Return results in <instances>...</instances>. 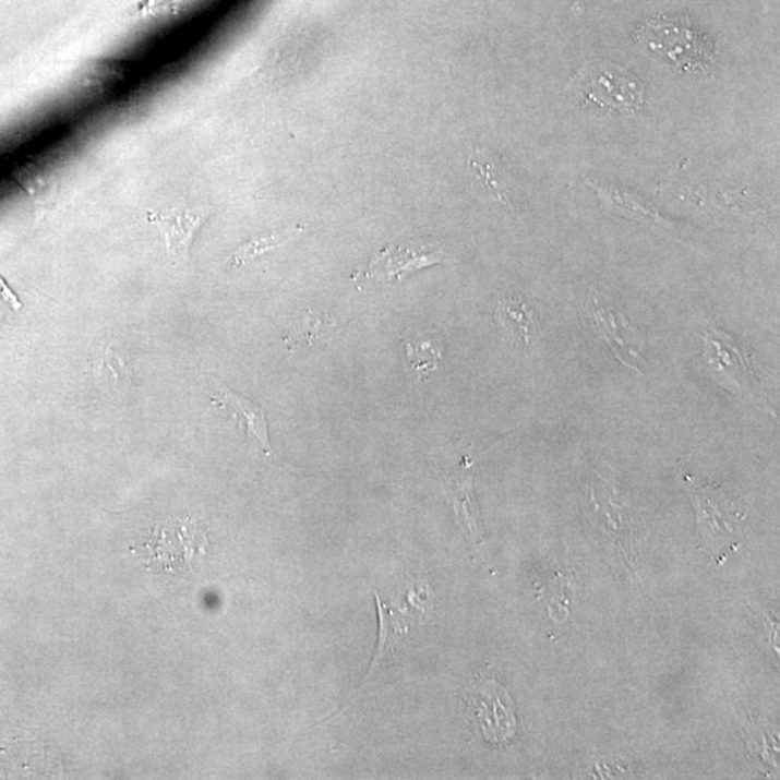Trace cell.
<instances>
[{
    "mask_svg": "<svg viewBox=\"0 0 780 780\" xmlns=\"http://www.w3.org/2000/svg\"><path fill=\"white\" fill-rule=\"evenodd\" d=\"M639 38L649 51L684 71L703 70L711 53L697 31L667 20L646 22Z\"/></svg>",
    "mask_w": 780,
    "mask_h": 780,
    "instance_id": "1",
    "label": "cell"
},
{
    "mask_svg": "<svg viewBox=\"0 0 780 780\" xmlns=\"http://www.w3.org/2000/svg\"><path fill=\"white\" fill-rule=\"evenodd\" d=\"M465 698L472 708L485 740L506 743L516 733L514 701L507 691L494 680H475L467 685Z\"/></svg>",
    "mask_w": 780,
    "mask_h": 780,
    "instance_id": "2",
    "label": "cell"
},
{
    "mask_svg": "<svg viewBox=\"0 0 780 780\" xmlns=\"http://www.w3.org/2000/svg\"><path fill=\"white\" fill-rule=\"evenodd\" d=\"M579 91L587 100L619 110H635L644 104V88L616 65L588 64L579 71Z\"/></svg>",
    "mask_w": 780,
    "mask_h": 780,
    "instance_id": "3",
    "label": "cell"
},
{
    "mask_svg": "<svg viewBox=\"0 0 780 780\" xmlns=\"http://www.w3.org/2000/svg\"><path fill=\"white\" fill-rule=\"evenodd\" d=\"M443 261V249L435 244H394L379 252L358 278L363 276L365 279H376L381 283H399L405 276Z\"/></svg>",
    "mask_w": 780,
    "mask_h": 780,
    "instance_id": "4",
    "label": "cell"
},
{
    "mask_svg": "<svg viewBox=\"0 0 780 780\" xmlns=\"http://www.w3.org/2000/svg\"><path fill=\"white\" fill-rule=\"evenodd\" d=\"M208 207L169 208L149 212L148 221L158 230L160 239L173 261L189 257L194 240L206 225Z\"/></svg>",
    "mask_w": 780,
    "mask_h": 780,
    "instance_id": "5",
    "label": "cell"
},
{
    "mask_svg": "<svg viewBox=\"0 0 780 780\" xmlns=\"http://www.w3.org/2000/svg\"><path fill=\"white\" fill-rule=\"evenodd\" d=\"M586 319L591 320L592 327L600 338H603L605 345L610 346L616 358L628 368H637V359H639V350H637L636 334L624 320L622 314L612 307H608L600 302L599 298L588 302L584 307Z\"/></svg>",
    "mask_w": 780,
    "mask_h": 780,
    "instance_id": "6",
    "label": "cell"
},
{
    "mask_svg": "<svg viewBox=\"0 0 780 780\" xmlns=\"http://www.w3.org/2000/svg\"><path fill=\"white\" fill-rule=\"evenodd\" d=\"M708 362L715 365L716 374L729 389L739 394H752L753 364L739 347L721 332L707 333Z\"/></svg>",
    "mask_w": 780,
    "mask_h": 780,
    "instance_id": "7",
    "label": "cell"
},
{
    "mask_svg": "<svg viewBox=\"0 0 780 780\" xmlns=\"http://www.w3.org/2000/svg\"><path fill=\"white\" fill-rule=\"evenodd\" d=\"M213 404L217 405L223 412L233 419L236 425L260 445L263 453L271 456L272 445L269 443V432H267L266 413L260 405L244 396L235 394L230 389H220V395L213 398Z\"/></svg>",
    "mask_w": 780,
    "mask_h": 780,
    "instance_id": "8",
    "label": "cell"
},
{
    "mask_svg": "<svg viewBox=\"0 0 780 780\" xmlns=\"http://www.w3.org/2000/svg\"><path fill=\"white\" fill-rule=\"evenodd\" d=\"M93 377L113 394L122 395L132 386L131 359L115 345H107L93 360Z\"/></svg>",
    "mask_w": 780,
    "mask_h": 780,
    "instance_id": "9",
    "label": "cell"
},
{
    "mask_svg": "<svg viewBox=\"0 0 780 780\" xmlns=\"http://www.w3.org/2000/svg\"><path fill=\"white\" fill-rule=\"evenodd\" d=\"M494 315L512 340L519 343L526 349L537 340L539 328L535 312L519 298L509 297L499 302Z\"/></svg>",
    "mask_w": 780,
    "mask_h": 780,
    "instance_id": "10",
    "label": "cell"
},
{
    "mask_svg": "<svg viewBox=\"0 0 780 780\" xmlns=\"http://www.w3.org/2000/svg\"><path fill=\"white\" fill-rule=\"evenodd\" d=\"M376 605L379 621H381V637H379L377 653L374 655L372 668H370L365 680L374 674L377 663H381L383 657L392 652V649L398 646L408 633V624L404 623L403 617H399L398 614L391 612V609L383 604L377 596Z\"/></svg>",
    "mask_w": 780,
    "mask_h": 780,
    "instance_id": "11",
    "label": "cell"
},
{
    "mask_svg": "<svg viewBox=\"0 0 780 780\" xmlns=\"http://www.w3.org/2000/svg\"><path fill=\"white\" fill-rule=\"evenodd\" d=\"M449 483V492L453 494L454 509L463 526L470 530L471 537L479 539V516L472 501V484L470 476H454Z\"/></svg>",
    "mask_w": 780,
    "mask_h": 780,
    "instance_id": "12",
    "label": "cell"
},
{
    "mask_svg": "<svg viewBox=\"0 0 780 780\" xmlns=\"http://www.w3.org/2000/svg\"><path fill=\"white\" fill-rule=\"evenodd\" d=\"M304 227L297 226L291 230L284 231V233H274L263 236V238L260 239H253L251 242L242 244V247L231 255L230 265L235 267L243 266L244 263L256 260V257L265 255L267 252L285 247L289 240L298 238V236L304 233Z\"/></svg>",
    "mask_w": 780,
    "mask_h": 780,
    "instance_id": "13",
    "label": "cell"
},
{
    "mask_svg": "<svg viewBox=\"0 0 780 780\" xmlns=\"http://www.w3.org/2000/svg\"><path fill=\"white\" fill-rule=\"evenodd\" d=\"M329 325L332 323L320 312L307 311L292 324L285 341L288 347L314 345L327 336Z\"/></svg>",
    "mask_w": 780,
    "mask_h": 780,
    "instance_id": "14",
    "label": "cell"
},
{
    "mask_svg": "<svg viewBox=\"0 0 780 780\" xmlns=\"http://www.w3.org/2000/svg\"><path fill=\"white\" fill-rule=\"evenodd\" d=\"M405 351H407L409 368L419 379L434 372L443 358V347L431 340L407 341Z\"/></svg>",
    "mask_w": 780,
    "mask_h": 780,
    "instance_id": "15",
    "label": "cell"
},
{
    "mask_svg": "<svg viewBox=\"0 0 780 780\" xmlns=\"http://www.w3.org/2000/svg\"><path fill=\"white\" fill-rule=\"evenodd\" d=\"M468 165H470L477 176L481 178L489 193L492 194L503 207L512 208L506 187L503 182L499 181V177H496V171H494L492 165L481 158L480 153H477V151L470 156V159H468Z\"/></svg>",
    "mask_w": 780,
    "mask_h": 780,
    "instance_id": "16",
    "label": "cell"
}]
</instances>
